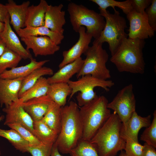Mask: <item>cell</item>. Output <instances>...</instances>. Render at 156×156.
Returning a JSON list of instances; mask_svg holds the SVG:
<instances>
[{
	"label": "cell",
	"mask_w": 156,
	"mask_h": 156,
	"mask_svg": "<svg viewBox=\"0 0 156 156\" xmlns=\"http://www.w3.org/2000/svg\"><path fill=\"white\" fill-rule=\"evenodd\" d=\"M77 103L70 101L62 107L61 129L54 143L60 153H70L82 139L83 127Z\"/></svg>",
	"instance_id": "cell-1"
},
{
	"label": "cell",
	"mask_w": 156,
	"mask_h": 156,
	"mask_svg": "<svg viewBox=\"0 0 156 156\" xmlns=\"http://www.w3.org/2000/svg\"><path fill=\"white\" fill-rule=\"evenodd\" d=\"M61 107L53 101L42 120L58 135L61 129Z\"/></svg>",
	"instance_id": "cell-25"
},
{
	"label": "cell",
	"mask_w": 156,
	"mask_h": 156,
	"mask_svg": "<svg viewBox=\"0 0 156 156\" xmlns=\"http://www.w3.org/2000/svg\"><path fill=\"white\" fill-rule=\"evenodd\" d=\"M119 156H128L125 153V152L122 151L119 155Z\"/></svg>",
	"instance_id": "cell-44"
},
{
	"label": "cell",
	"mask_w": 156,
	"mask_h": 156,
	"mask_svg": "<svg viewBox=\"0 0 156 156\" xmlns=\"http://www.w3.org/2000/svg\"><path fill=\"white\" fill-rule=\"evenodd\" d=\"M7 126L10 129L17 131L28 142L29 146H36L43 144L31 132L20 125L14 123Z\"/></svg>",
	"instance_id": "cell-35"
},
{
	"label": "cell",
	"mask_w": 156,
	"mask_h": 156,
	"mask_svg": "<svg viewBox=\"0 0 156 156\" xmlns=\"http://www.w3.org/2000/svg\"><path fill=\"white\" fill-rule=\"evenodd\" d=\"M26 49H32L35 57L52 55L59 50L60 47L48 36H29L21 38Z\"/></svg>",
	"instance_id": "cell-11"
},
{
	"label": "cell",
	"mask_w": 156,
	"mask_h": 156,
	"mask_svg": "<svg viewBox=\"0 0 156 156\" xmlns=\"http://www.w3.org/2000/svg\"><path fill=\"white\" fill-rule=\"evenodd\" d=\"M34 135L43 144L53 145L58 135L42 120L34 122Z\"/></svg>",
	"instance_id": "cell-27"
},
{
	"label": "cell",
	"mask_w": 156,
	"mask_h": 156,
	"mask_svg": "<svg viewBox=\"0 0 156 156\" xmlns=\"http://www.w3.org/2000/svg\"><path fill=\"white\" fill-rule=\"evenodd\" d=\"M84 62L81 57L74 62L68 64L60 68L51 76L47 78L50 84L56 83H66L75 74H77L81 68Z\"/></svg>",
	"instance_id": "cell-20"
},
{
	"label": "cell",
	"mask_w": 156,
	"mask_h": 156,
	"mask_svg": "<svg viewBox=\"0 0 156 156\" xmlns=\"http://www.w3.org/2000/svg\"><path fill=\"white\" fill-rule=\"evenodd\" d=\"M145 44L144 40L125 39L111 56V62L120 72L143 74L145 64L142 50Z\"/></svg>",
	"instance_id": "cell-3"
},
{
	"label": "cell",
	"mask_w": 156,
	"mask_h": 156,
	"mask_svg": "<svg viewBox=\"0 0 156 156\" xmlns=\"http://www.w3.org/2000/svg\"><path fill=\"white\" fill-rule=\"evenodd\" d=\"M78 32L79 34L78 41L69 49L63 51V59L59 65V68L81 57L89 48L92 38V36L86 32L85 27L83 26L79 28Z\"/></svg>",
	"instance_id": "cell-12"
},
{
	"label": "cell",
	"mask_w": 156,
	"mask_h": 156,
	"mask_svg": "<svg viewBox=\"0 0 156 156\" xmlns=\"http://www.w3.org/2000/svg\"><path fill=\"white\" fill-rule=\"evenodd\" d=\"M136 103L133 86L130 84L120 90L107 107L114 111L124 125L136 111Z\"/></svg>",
	"instance_id": "cell-9"
},
{
	"label": "cell",
	"mask_w": 156,
	"mask_h": 156,
	"mask_svg": "<svg viewBox=\"0 0 156 156\" xmlns=\"http://www.w3.org/2000/svg\"><path fill=\"white\" fill-rule=\"evenodd\" d=\"M68 83L72 89L69 100L76 93L79 92L76 98L77 104L80 107L98 96L94 91L95 88L100 87L108 92L114 85L112 80H102L90 75L82 76L76 81L70 80Z\"/></svg>",
	"instance_id": "cell-8"
},
{
	"label": "cell",
	"mask_w": 156,
	"mask_h": 156,
	"mask_svg": "<svg viewBox=\"0 0 156 156\" xmlns=\"http://www.w3.org/2000/svg\"><path fill=\"white\" fill-rule=\"evenodd\" d=\"M57 146L54 144L53 146L50 156H62L60 154Z\"/></svg>",
	"instance_id": "cell-41"
},
{
	"label": "cell",
	"mask_w": 156,
	"mask_h": 156,
	"mask_svg": "<svg viewBox=\"0 0 156 156\" xmlns=\"http://www.w3.org/2000/svg\"><path fill=\"white\" fill-rule=\"evenodd\" d=\"M6 114L4 124H18L25 127L34 134V122L21 105L13 102L2 109Z\"/></svg>",
	"instance_id": "cell-13"
},
{
	"label": "cell",
	"mask_w": 156,
	"mask_h": 156,
	"mask_svg": "<svg viewBox=\"0 0 156 156\" xmlns=\"http://www.w3.org/2000/svg\"><path fill=\"white\" fill-rule=\"evenodd\" d=\"M8 14L5 5L0 3V21L4 23Z\"/></svg>",
	"instance_id": "cell-40"
},
{
	"label": "cell",
	"mask_w": 156,
	"mask_h": 156,
	"mask_svg": "<svg viewBox=\"0 0 156 156\" xmlns=\"http://www.w3.org/2000/svg\"><path fill=\"white\" fill-rule=\"evenodd\" d=\"M24 78L14 79L0 77V105L7 107L19 101V92Z\"/></svg>",
	"instance_id": "cell-15"
},
{
	"label": "cell",
	"mask_w": 156,
	"mask_h": 156,
	"mask_svg": "<svg viewBox=\"0 0 156 156\" xmlns=\"http://www.w3.org/2000/svg\"><path fill=\"white\" fill-rule=\"evenodd\" d=\"M104 96H98L80 107L79 115L83 127L82 139L90 141L97 131L110 116V109Z\"/></svg>",
	"instance_id": "cell-4"
},
{
	"label": "cell",
	"mask_w": 156,
	"mask_h": 156,
	"mask_svg": "<svg viewBox=\"0 0 156 156\" xmlns=\"http://www.w3.org/2000/svg\"><path fill=\"white\" fill-rule=\"evenodd\" d=\"M3 30L0 33V37L7 48L19 55L24 60H31L33 58L29 50L24 48L20 40L10 26V17L8 14L4 22Z\"/></svg>",
	"instance_id": "cell-14"
},
{
	"label": "cell",
	"mask_w": 156,
	"mask_h": 156,
	"mask_svg": "<svg viewBox=\"0 0 156 156\" xmlns=\"http://www.w3.org/2000/svg\"><path fill=\"white\" fill-rule=\"evenodd\" d=\"M22 59L18 54L6 48L0 56V75L8 68L17 67Z\"/></svg>",
	"instance_id": "cell-30"
},
{
	"label": "cell",
	"mask_w": 156,
	"mask_h": 156,
	"mask_svg": "<svg viewBox=\"0 0 156 156\" xmlns=\"http://www.w3.org/2000/svg\"><path fill=\"white\" fill-rule=\"evenodd\" d=\"M49 61V60H44L37 61L33 58L30 60V63L25 65L6 70L0 75V77L8 79L25 77L34 70L43 66Z\"/></svg>",
	"instance_id": "cell-22"
},
{
	"label": "cell",
	"mask_w": 156,
	"mask_h": 156,
	"mask_svg": "<svg viewBox=\"0 0 156 156\" xmlns=\"http://www.w3.org/2000/svg\"><path fill=\"white\" fill-rule=\"evenodd\" d=\"M53 145L42 144L36 146H28L27 152L32 156H50Z\"/></svg>",
	"instance_id": "cell-36"
},
{
	"label": "cell",
	"mask_w": 156,
	"mask_h": 156,
	"mask_svg": "<svg viewBox=\"0 0 156 156\" xmlns=\"http://www.w3.org/2000/svg\"><path fill=\"white\" fill-rule=\"evenodd\" d=\"M0 136L7 139L17 150L22 153L27 152V148L29 146L28 142L16 130L0 128Z\"/></svg>",
	"instance_id": "cell-29"
},
{
	"label": "cell",
	"mask_w": 156,
	"mask_h": 156,
	"mask_svg": "<svg viewBox=\"0 0 156 156\" xmlns=\"http://www.w3.org/2000/svg\"><path fill=\"white\" fill-rule=\"evenodd\" d=\"M71 92L72 89L68 83H56L50 84L47 95L62 107L66 105L67 97Z\"/></svg>",
	"instance_id": "cell-24"
},
{
	"label": "cell",
	"mask_w": 156,
	"mask_h": 156,
	"mask_svg": "<svg viewBox=\"0 0 156 156\" xmlns=\"http://www.w3.org/2000/svg\"><path fill=\"white\" fill-rule=\"evenodd\" d=\"M122 123L114 112L90 141L96 146L99 156H116L124 149L125 142L122 136Z\"/></svg>",
	"instance_id": "cell-2"
},
{
	"label": "cell",
	"mask_w": 156,
	"mask_h": 156,
	"mask_svg": "<svg viewBox=\"0 0 156 156\" xmlns=\"http://www.w3.org/2000/svg\"><path fill=\"white\" fill-rule=\"evenodd\" d=\"M148 23L155 31L156 30V0H152L150 6L145 10Z\"/></svg>",
	"instance_id": "cell-37"
},
{
	"label": "cell",
	"mask_w": 156,
	"mask_h": 156,
	"mask_svg": "<svg viewBox=\"0 0 156 156\" xmlns=\"http://www.w3.org/2000/svg\"><path fill=\"white\" fill-rule=\"evenodd\" d=\"M153 121L141 135L140 139L148 144L156 148V111L153 114Z\"/></svg>",
	"instance_id": "cell-34"
},
{
	"label": "cell",
	"mask_w": 156,
	"mask_h": 156,
	"mask_svg": "<svg viewBox=\"0 0 156 156\" xmlns=\"http://www.w3.org/2000/svg\"><path fill=\"white\" fill-rule=\"evenodd\" d=\"M100 11V15L105 19V24L99 38L93 42L101 44L107 42L112 56L123 40L127 38L128 34L125 31L127 27L126 21L117 10L114 11V14L107 10Z\"/></svg>",
	"instance_id": "cell-6"
},
{
	"label": "cell",
	"mask_w": 156,
	"mask_h": 156,
	"mask_svg": "<svg viewBox=\"0 0 156 156\" xmlns=\"http://www.w3.org/2000/svg\"><path fill=\"white\" fill-rule=\"evenodd\" d=\"M90 1L95 3L99 6L100 11H105L109 7H112L114 11L116 10L115 7L121 9L123 12L127 15L133 10L130 0L120 1L114 0H91Z\"/></svg>",
	"instance_id": "cell-31"
},
{
	"label": "cell",
	"mask_w": 156,
	"mask_h": 156,
	"mask_svg": "<svg viewBox=\"0 0 156 156\" xmlns=\"http://www.w3.org/2000/svg\"><path fill=\"white\" fill-rule=\"evenodd\" d=\"M84 54L86 58L81 68L76 74L77 78L86 75L102 80H107L111 77L110 72L106 64L109 55L102 47V44L93 42Z\"/></svg>",
	"instance_id": "cell-7"
},
{
	"label": "cell",
	"mask_w": 156,
	"mask_h": 156,
	"mask_svg": "<svg viewBox=\"0 0 156 156\" xmlns=\"http://www.w3.org/2000/svg\"><path fill=\"white\" fill-rule=\"evenodd\" d=\"M29 1L17 5L13 0H8L5 5L10 17V23L17 33L24 27L27 11L29 6Z\"/></svg>",
	"instance_id": "cell-18"
},
{
	"label": "cell",
	"mask_w": 156,
	"mask_h": 156,
	"mask_svg": "<svg viewBox=\"0 0 156 156\" xmlns=\"http://www.w3.org/2000/svg\"><path fill=\"white\" fill-rule=\"evenodd\" d=\"M53 102L47 95L20 104L34 122H35L42 119Z\"/></svg>",
	"instance_id": "cell-16"
},
{
	"label": "cell",
	"mask_w": 156,
	"mask_h": 156,
	"mask_svg": "<svg viewBox=\"0 0 156 156\" xmlns=\"http://www.w3.org/2000/svg\"><path fill=\"white\" fill-rule=\"evenodd\" d=\"M67 10L73 29L77 32L81 26L85 27L86 32L95 40L98 39L105 24L104 18L93 10L81 5L69 3Z\"/></svg>",
	"instance_id": "cell-5"
},
{
	"label": "cell",
	"mask_w": 156,
	"mask_h": 156,
	"mask_svg": "<svg viewBox=\"0 0 156 156\" xmlns=\"http://www.w3.org/2000/svg\"><path fill=\"white\" fill-rule=\"evenodd\" d=\"M48 5L45 0H41L37 5H29L27 11L24 27L44 26L45 14Z\"/></svg>",
	"instance_id": "cell-21"
},
{
	"label": "cell",
	"mask_w": 156,
	"mask_h": 156,
	"mask_svg": "<svg viewBox=\"0 0 156 156\" xmlns=\"http://www.w3.org/2000/svg\"><path fill=\"white\" fill-rule=\"evenodd\" d=\"M151 115L142 117L134 112L125 125L122 124V133L127 135L136 141H138V134L140 129L148 127L151 123Z\"/></svg>",
	"instance_id": "cell-19"
},
{
	"label": "cell",
	"mask_w": 156,
	"mask_h": 156,
	"mask_svg": "<svg viewBox=\"0 0 156 156\" xmlns=\"http://www.w3.org/2000/svg\"><path fill=\"white\" fill-rule=\"evenodd\" d=\"M126 15L129 23L128 38L144 40L154 36L155 31L150 26L145 12L141 14L132 10Z\"/></svg>",
	"instance_id": "cell-10"
},
{
	"label": "cell",
	"mask_w": 156,
	"mask_h": 156,
	"mask_svg": "<svg viewBox=\"0 0 156 156\" xmlns=\"http://www.w3.org/2000/svg\"><path fill=\"white\" fill-rule=\"evenodd\" d=\"M69 154L70 156H99L95 145L82 139Z\"/></svg>",
	"instance_id": "cell-32"
},
{
	"label": "cell",
	"mask_w": 156,
	"mask_h": 156,
	"mask_svg": "<svg viewBox=\"0 0 156 156\" xmlns=\"http://www.w3.org/2000/svg\"><path fill=\"white\" fill-rule=\"evenodd\" d=\"M152 0H130L133 10L138 13L143 14L150 6Z\"/></svg>",
	"instance_id": "cell-38"
},
{
	"label": "cell",
	"mask_w": 156,
	"mask_h": 156,
	"mask_svg": "<svg viewBox=\"0 0 156 156\" xmlns=\"http://www.w3.org/2000/svg\"><path fill=\"white\" fill-rule=\"evenodd\" d=\"M6 48L4 42L0 37V56L3 53Z\"/></svg>",
	"instance_id": "cell-42"
},
{
	"label": "cell",
	"mask_w": 156,
	"mask_h": 156,
	"mask_svg": "<svg viewBox=\"0 0 156 156\" xmlns=\"http://www.w3.org/2000/svg\"><path fill=\"white\" fill-rule=\"evenodd\" d=\"M63 5H49L45 13L44 26L51 31L63 34V27L66 23L65 12L62 10Z\"/></svg>",
	"instance_id": "cell-17"
},
{
	"label": "cell",
	"mask_w": 156,
	"mask_h": 156,
	"mask_svg": "<svg viewBox=\"0 0 156 156\" xmlns=\"http://www.w3.org/2000/svg\"><path fill=\"white\" fill-rule=\"evenodd\" d=\"M17 33L21 38L29 36H47L57 45L61 43L64 37L63 34L53 32L44 26L26 27L20 29Z\"/></svg>",
	"instance_id": "cell-23"
},
{
	"label": "cell",
	"mask_w": 156,
	"mask_h": 156,
	"mask_svg": "<svg viewBox=\"0 0 156 156\" xmlns=\"http://www.w3.org/2000/svg\"><path fill=\"white\" fill-rule=\"evenodd\" d=\"M53 74L51 68L45 66H42L34 70L23 79L19 92V98L32 86L40 78L44 75H52Z\"/></svg>",
	"instance_id": "cell-28"
},
{
	"label": "cell",
	"mask_w": 156,
	"mask_h": 156,
	"mask_svg": "<svg viewBox=\"0 0 156 156\" xmlns=\"http://www.w3.org/2000/svg\"><path fill=\"white\" fill-rule=\"evenodd\" d=\"M50 85L47 78L41 77L32 86L19 97L18 103H21L33 98L47 95Z\"/></svg>",
	"instance_id": "cell-26"
},
{
	"label": "cell",
	"mask_w": 156,
	"mask_h": 156,
	"mask_svg": "<svg viewBox=\"0 0 156 156\" xmlns=\"http://www.w3.org/2000/svg\"><path fill=\"white\" fill-rule=\"evenodd\" d=\"M142 156H156L155 148L145 143Z\"/></svg>",
	"instance_id": "cell-39"
},
{
	"label": "cell",
	"mask_w": 156,
	"mask_h": 156,
	"mask_svg": "<svg viewBox=\"0 0 156 156\" xmlns=\"http://www.w3.org/2000/svg\"><path fill=\"white\" fill-rule=\"evenodd\" d=\"M4 27V23L0 21V33L3 30Z\"/></svg>",
	"instance_id": "cell-43"
},
{
	"label": "cell",
	"mask_w": 156,
	"mask_h": 156,
	"mask_svg": "<svg viewBox=\"0 0 156 156\" xmlns=\"http://www.w3.org/2000/svg\"><path fill=\"white\" fill-rule=\"evenodd\" d=\"M121 133L125 142L124 150L128 156H142L143 145L136 141L126 135Z\"/></svg>",
	"instance_id": "cell-33"
},
{
	"label": "cell",
	"mask_w": 156,
	"mask_h": 156,
	"mask_svg": "<svg viewBox=\"0 0 156 156\" xmlns=\"http://www.w3.org/2000/svg\"><path fill=\"white\" fill-rule=\"evenodd\" d=\"M4 118V116L3 115H0V121L3 120Z\"/></svg>",
	"instance_id": "cell-45"
},
{
	"label": "cell",
	"mask_w": 156,
	"mask_h": 156,
	"mask_svg": "<svg viewBox=\"0 0 156 156\" xmlns=\"http://www.w3.org/2000/svg\"><path fill=\"white\" fill-rule=\"evenodd\" d=\"M1 152L0 151V156H1Z\"/></svg>",
	"instance_id": "cell-46"
}]
</instances>
